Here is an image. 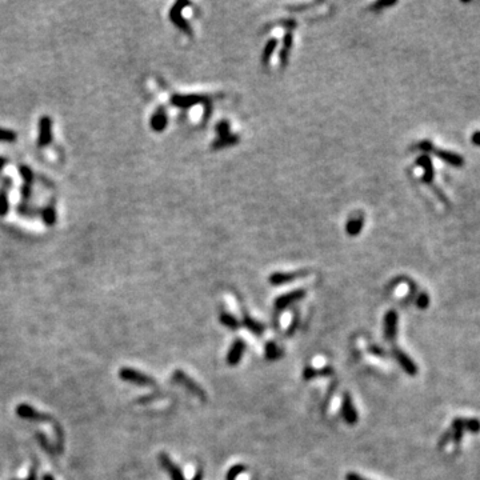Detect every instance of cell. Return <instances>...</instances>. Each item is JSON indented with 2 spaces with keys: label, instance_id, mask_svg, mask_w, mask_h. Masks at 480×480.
Here are the masks:
<instances>
[{
  "label": "cell",
  "instance_id": "obj_5",
  "mask_svg": "<svg viewBox=\"0 0 480 480\" xmlns=\"http://www.w3.org/2000/svg\"><path fill=\"white\" fill-rule=\"evenodd\" d=\"M52 142V122L50 116H42L39 120V135L38 146L46 147Z\"/></svg>",
  "mask_w": 480,
  "mask_h": 480
},
{
  "label": "cell",
  "instance_id": "obj_4",
  "mask_svg": "<svg viewBox=\"0 0 480 480\" xmlns=\"http://www.w3.org/2000/svg\"><path fill=\"white\" fill-rule=\"evenodd\" d=\"M392 355L393 357L396 359V361L399 363V365L401 367V369L404 371L405 373H408L409 376H416L417 375V368L416 363L411 359V357L407 355V353L400 348H393L392 349Z\"/></svg>",
  "mask_w": 480,
  "mask_h": 480
},
{
  "label": "cell",
  "instance_id": "obj_18",
  "mask_svg": "<svg viewBox=\"0 0 480 480\" xmlns=\"http://www.w3.org/2000/svg\"><path fill=\"white\" fill-rule=\"evenodd\" d=\"M333 372V369L331 367H324V368L316 369L312 368V367H307L304 371H303V377H304V380H311V379H314V377L318 376H331Z\"/></svg>",
  "mask_w": 480,
  "mask_h": 480
},
{
  "label": "cell",
  "instance_id": "obj_34",
  "mask_svg": "<svg viewBox=\"0 0 480 480\" xmlns=\"http://www.w3.org/2000/svg\"><path fill=\"white\" fill-rule=\"evenodd\" d=\"M395 2H380L376 4V7H388V6H393Z\"/></svg>",
  "mask_w": 480,
  "mask_h": 480
},
{
  "label": "cell",
  "instance_id": "obj_9",
  "mask_svg": "<svg viewBox=\"0 0 480 480\" xmlns=\"http://www.w3.org/2000/svg\"><path fill=\"white\" fill-rule=\"evenodd\" d=\"M306 296V291L304 290H295L291 291L288 294L282 295L280 298L276 299V302H275V307L278 308V310H284L291 304H294L295 302H299V300H302L303 298Z\"/></svg>",
  "mask_w": 480,
  "mask_h": 480
},
{
  "label": "cell",
  "instance_id": "obj_24",
  "mask_svg": "<svg viewBox=\"0 0 480 480\" xmlns=\"http://www.w3.org/2000/svg\"><path fill=\"white\" fill-rule=\"evenodd\" d=\"M464 429L472 433L480 432V421L477 419H464Z\"/></svg>",
  "mask_w": 480,
  "mask_h": 480
},
{
  "label": "cell",
  "instance_id": "obj_8",
  "mask_svg": "<svg viewBox=\"0 0 480 480\" xmlns=\"http://www.w3.org/2000/svg\"><path fill=\"white\" fill-rule=\"evenodd\" d=\"M244 349H246V343H244L243 339L239 337L232 343L230 351L227 353V363H228V365H238L240 360H242Z\"/></svg>",
  "mask_w": 480,
  "mask_h": 480
},
{
  "label": "cell",
  "instance_id": "obj_27",
  "mask_svg": "<svg viewBox=\"0 0 480 480\" xmlns=\"http://www.w3.org/2000/svg\"><path fill=\"white\" fill-rule=\"evenodd\" d=\"M361 223H363L361 222V219H357V220L352 219V220H349L348 224H347V231H348V234L356 235L357 232L361 230V227H363Z\"/></svg>",
  "mask_w": 480,
  "mask_h": 480
},
{
  "label": "cell",
  "instance_id": "obj_23",
  "mask_svg": "<svg viewBox=\"0 0 480 480\" xmlns=\"http://www.w3.org/2000/svg\"><path fill=\"white\" fill-rule=\"evenodd\" d=\"M244 471H246V467L243 464L234 465V467H231V468L228 469L226 480H236V477H238L240 473L244 472Z\"/></svg>",
  "mask_w": 480,
  "mask_h": 480
},
{
  "label": "cell",
  "instance_id": "obj_1",
  "mask_svg": "<svg viewBox=\"0 0 480 480\" xmlns=\"http://www.w3.org/2000/svg\"><path fill=\"white\" fill-rule=\"evenodd\" d=\"M120 379L124 381H130L136 385H143V387H150L155 384V380L151 376H147L146 373L136 371L134 368H122L119 372Z\"/></svg>",
  "mask_w": 480,
  "mask_h": 480
},
{
  "label": "cell",
  "instance_id": "obj_6",
  "mask_svg": "<svg viewBox=\"0 0 480 480\" xmlns=\"http://www.w3.org/2000/svg\"><path fill=\"white\" fill-rule=\"evenodd\" d=\"M397 323H399V316L396 311H388L384 316V337L388 341H392L396 337Z\"/></svg>",
  "mask_w": 480,
  "mask_h": 480
},
{
  "label": "cell",
  "instance_id": "obj_26",
  "mask_svg": "<svg viewBox=\"0 0 480 480\" xmlns=\"http://www.w3.org/2000/svg\"><path fill=\"white\" fill-rule=\"evenodd\" d=\"M19 172H20V176H22L24 182H26V184H30V186H31L32 180H34V174H32L31 168L27 166H20Z\"/></svg>",
  "mask_w": 480,
  "mask_h": 480
},
{
  "label": "cell",
  "instance_id": "obj_36",
  "mask_svg": "<svg viewBox=\"0 0 480 480\" xmlns=\"http://www.w3.org/2000/svg\"><path fill=\"white\" fill-rule=\"evenodd\" d=\"M6 163H7V160H6V158H3V156H0V171L3 170V167L6 166Z\"/></svg>",
  "mask_w": 480,
  "mask_h": 480
},
{
  "label": "cell",
  "instance_id": "obj_7",
  "mask_svg": "<svg viewBox=\"0 0 480 480\" xmlns=\"http://www.w3.org/2000/svg\"><path fill=\"white\" fill-rule=\"evenodd\" d=\"M159 463L162 467L166 469V472L171 476V480H186L184 475H183L182 469L179 468L178 465L175 464L174 461L171 460V457L167 453L162 452L159 455Z\"/></svg>",
  "mask_w": 480,
  "mask_h": 480
},
{
  "label": "cell",
  "instance_id": "obj_2",
  "mask_svg": "<svg viewBox=\"0 0 480 480\" xmlns=\"http://www.w3.org/2000/svg\"><path fill=\"white\" fill-rule=\"evenodd\" d=\"M174 380L178 381V383H180L182 385H184V387H186V388L188 389L190 392H192L194 395H196L198 397H200L202 400H206V399H207L206 391H204V389H203L202 387H200V385H199L198 383L194 380V379H191V377L188 376L186 372H184V371H180V369L175 371Z\"/></svg>",
  "mask_w": 480,
  "mask_h": 480
},
{
  "label": "cell",
  "instance_id": "obj_30",
  "mask_svg": "<svg viewBox=\"0 0 480 480\" xmlns=\"http://www.w3.org/2000/svg\"><path fill=\"white\" fill-rule=\"evenodd\" d=\"M419 148H420L421 151L431 152L433 150V146L431 142H427V140H425V142H421V143L419 144Z\"/></svg>",
  "mask_w": 480,
  "mask_h": 480
},
{
  "label": "cell",
  "instance_id": "obj_13",
  "mask_svg": "<svg viewBox=\"0 0 480 480\" xmlns=\"http://www.w3.org/2000/svg\"><path fill=\"white\" fill-rule=\"evenodd\" d=\"M435 154H436L437 158H440L443 162L449 164V166H453V167L464 166V158L460 155H457V154H455V152L445 151V150H437V151H435Z\"/></svg>",
  "mask_w": 480,
  "mask_h": 480
},
{
  "label": "cell",
  "instance_id": "obj_17",
  "mask_svg": "<svg viewBox=\"0 0 480 480\" xmlns=\"http://www.w3.org/2000/svg\"><path fill=\"white\" fill-rule=\"evenodd\" d=\"M243 324H244V327H246L250 332H252L254 335H256V336H262L263 332H264V325H263L260 321L255 320V319H252L251 316H248V315L243 316Z\"/></svg>",
  "mask_w": 480,
  "mask_h": 480
},
{
  "label": "cell",
  "instance_id": "obj_21",
  "mask_svg": "<svg viewBox=\"0 0 480 480\" xmlns=\"http://www.w3.org/2000/svg\"><path fill=\"white\" fill-rule=\"evenodd\" d=\"M42 218H43L44 223L47 224V226H54L56 223V211L55 208L52 206L47 207V208H44L43 214H42Z\"/></svg>",
  "mask_w": 480,
  "mask_h": 480
},
{
  "label": "cell",
  "instance_id": "obj_19",
  "mask_svg": "<svg viewBox=\"0 0 480 480\" xmlns=\"http://www.w3.org/2000/svg\"><path fill=\"white\" fill-rule=\"evenodd\" d=\"M283 355V349L279 347L276 343L274 341H270V343H267L266 344V359L268 360H276L279 357H282Z\"/></svg>",
  "mask_w": 480,
  "mask_h": 480
},
{
  "label": "cell",
  "instance_id": "obj_16",
  "mask_svg": "<svg viewBox=\"0 0 480 480\" xmlns=\"http://www.w3.org/2000/svg\"><path fill=\"white\" fill-rule=\"evenodd\" d=\"M417 166H420L423 170H424V175H423V180L425 183H431L433 180V176H435V172H433V166H432V160L431 158L427 155L420 156L419 159H417Z\"/></svg>",
  "mask_w": 480,
  "mask_h": 480
},
{
  "label": "cell",
  "instance_id": "obj_29",
  "mask_svg": "<svg viewBox=\"0 0 480 480\" xmlns=\"http://www.w3.org/2000/svg\"><path fill=\"white\" fill-rule=\"evenodd\" d=\"M416 306L421 310H424L427 307L429 306V298L427 294H420L419 295V298L416 299Z\"/></svg>",
  "mask_w": 480,
  "mask_h": 480
},
{
  "label": "cell",
  "instance_id": "obj_10",
  "mask_svg": "<svg viewBox=\"0 0 480 480\" xmlns=\"http://www.w3.org/2000/svg\"><path fill=\"white\" fill-rule=\"evenodd\" d=\"M187 6H190V4L187 3V2H178V3L175 4L174 7L171 8L170 19L172 20L175 26H178L180 30L188 32V31H190V27H188V24L186 23V20H184V18H183V15H182L183 8L187 7Z\"/></svg>",
  "mask_w": 480,
  "mask_h": 480
},
{
  "label": "cell",
  "instance_id": "obj_35",
  "mask_svg": "<svg viewBox=\"0 0 480 480\" xmlns=\"http://www.w3.org/2000/svg\"><path fill=\"white\" fill-rule=\"evenodd\" d=\"M192 480H203V472H202V471H198Z\"/></svg>",
  "mask_w": 480,
  "mask_h": 480
},
{
  "label": "cell",
  "instance_id": "obj_14",
  "mask_svg": "<svg viewBox=\"0 0 480 480\" xmlns=\"http://www.w3.org/2000/svg\"><path fill=\"white\" fill-rule=\"evenodd\" d=\"M202 100L203 98H200L199 95H174L171 102H172V104H175L176 107L188 108L195 106V104L200 103Z\"/></svg>",
  "mask_w": 480,
  "mask_h": 480
},
{
  "label": "cell",
  "instance_id": "obj_37",
  "mask_svg": "<svg viewBox=\"0 0 480 480\" xmlns=\"http://www.w3.org/2000/svg\"><path fill=\"white\" fill-rule=\"evenodd\" d=\"M44 480H54V479H52L51 476H48V475H47V476H44Z\"/></svg>",
  "mask_w": 480,
  "mask_h": 480
},
{
  "label": "cell",
  "instance_id": "obj_28",
  "mask_svg": "<svg viewBox=\"0 0 480 480\" xmlns=\"http://www.w3.org/2000/svg\"><path fill=\"white\" fill-rule=\"evenodd\" d=\"M275 48H276V40H271L270 43L267 44L266 50H264V55H263V62H264V63L270 59V56L272 55Z\"/></svg>",
  "mask_w": 480,
  "mask_h": 480
},
{
  "label": "cell",
  "instance_id": "obj_12",
  "mask_svg": "<svg viewBox=\"0 0 480 480\" xmlns=\"http://www.w3.org/2000/svg\"><path fill=\"white\" fill-rule=\"evenodd\" d=\"M16 412L18 415L22 417H26V419H31V420H43V421H54L51 416H48V415H42V413L36 412L35 409L31 408V407H28L27 404H20L16 409Z\"/></svg>",
  "mask_w": 480,
  "mask_h": 480
},
{
  "label": "cell",
  "instance_id": "obj_31",
  "mask_svg": "<svg viewBox=\"0 0 480 480\" xmlns=\"http://www.w3.org/2000/svg\"><path fill=\"white\" fill-rule=\"evenodd\" d=\"M345 480H368V479H365V477L360 476V475H357V473L349 472V473H347Z\"/></svg>",
  "mask_w": 480,
  "mask_h": 480
},
{
  "label": "cell",
  "instance_id": "obj_32",
  "mask_svg": "<svg viewBox=\"0 0 480 480\" xmlns=\"http://www.w3.org/2000/svg\"><path fill=\"white\" fill-rule=\"evenodd\" d=\"M22 192H23L24 198H30V195H31V186H30V184H24V187L22 188Z\"/></svg>",
  "mask_w": 480,
  "mask_h": 480
},
{
  "label": "cell",
  "instance_id": "obj_33",
  "mask_svg": "<svg viewBox=\"0 0 480 480\" xmlns=\"http://www.w3.org/2000/svg\"><path fill=\"white\" fill-rule=\"evenodd\" d=\"M472 143L475 144V146H479L480 147V131H476L472 135Z\"/></svg>",
  "mask_w": 480,
  "mask_h": 480
},
{
  "label": "cell",
  "instance_id": "obj_11",
  "mask_svg": "<svg viewBox=\"0 0 480 480\" xmlns=\"http://www.w3.org/2000/svg\"><path fill=\"white\" fill-rule=\"evenodd\" d=\"M307 275V271H298V272H276L272 274L270 278V283L274 286H279V284H284V283L294 282L295 279L300 278Z\"/></svg>",
  "mask_w": 480,
  "mask_h": 480
},
{
  "label": "cell",
  "instance_id": "obj_15",
  "mask_svg": "<svg viewBox=\"0 0 480 480\" xmlns=\"http://www.w3.org/2000/svg\"><path fill=\"white\" fill-rule=\"evenodd\" d=\"M167 114L166 110L163 107L158 108L155 112H154V115L151 118V127L154 131L156 132H162L164 131V128L167 127Z\"/></svg>",
  "mask_w": 480,
  "mask_h": 480
},
{
  "label": "cell",
  "instance_id": "obj_20",
  "mask_svg": "<svg viewBox=\"0 0 480 480\" xmlns=\"http://www.w3.org/2000/svg\"><path fill=\"white\" fill-rule=\"evenodd\" d=\"M220 323L230 329H238L240 327V323H239L238 319L235 318L234 315L228 314V312H222L220 314Z\"/></svg>",
  "mask_w": 480,
  "mask_h": 480
},
{
  "label": "cell",
  "instance_id": "obj_25",
  "mask_svg": "<svg viewBox=\"0 0 480 480\" xmlns=\"http://www.w3.org/2000/svg\"><path fill=\"white\" fill-rule=\"evenodd\" d=\"M10 210V203L6 191H0V216H6Z\"/></svg>",
  "mask_w": 480,
  "mask_h": 480
},
{
  "label": "cell",
  "instance_id": "obj_3",
  "mask_svg": "<svg viewBox=\"0 0 480 480\" xmlns=\"http://www.w3.org/2000/svg\"><path fill=\"white\" fill-rule=\"evenodd\" d=\"M341 417H343V420L349 425L356 424L357 419V411L355 408V404H353V400L351 395L348 392H345L343 395V399H341Z\"/></svg>",
  "mask_w": 480,
  "mask_h": 480
},
{
  "label": "cell",
  "instance_id": "obj_22",
  "mask_svg": "<svg viewBox=\"0 0 480 480\" xmlns=\"http://www.w3.org/2000/svg\"><path fill=\"white\" fill-rule=\"evenodd\" d=\"M18 139L16 132L11 131V130H6V128H0V142L2 143H14Z\"/></svg>",
  "mask_w": 480,
  "mask_h": 480
}]
</instances>
